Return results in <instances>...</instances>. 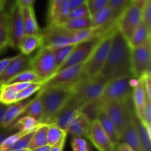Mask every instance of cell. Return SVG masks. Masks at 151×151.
I'll list each match as a JSON object with an SVG mask.
<instances>
[{"label": "cell", "instance_id": "obj_14", "mask_svg": "<svg viewBox=\"0 0 151 151\" xmlns=\"http://www.w3.org/2000/svg\"><path fill=\"white\" fill-rule=\"evenodd\" d=\"M86 138L99 151H115L116 147L111 141L100 122L97 119L91 121Z\"/></svg>", "mask_w": 151, "mask_h": 151}, {"label": "cell", "instance_id": "obj_30", "mask_svg": "<svg viewBox=\"0 0 151 151\" xmlns=\"http://www.w3.org/2000/svg\"><path fill=\"white\" fill-rule=\"evenodd\" d=\"M60 26L69 31H78L81 30V29H88V28H91V19L90 18L68 19Z\"/></svg>", "mask_w": 151, "mask_h": 151}, {"label": "cell", "instance_id": "obj_2", "mask_svg": "<svg viewBox=\"0 0 151 151\" xmlns=\"http://www.w3.org/2000/svg\"><path fill=\"white\" fill-rule=\"evenodd\" d=\"M43 113L41 124H49L65 107L73 94L72 86H43L39 91Z\"/></svg>", "mask_w": 151, "mask_h": 151}, {"label": "cell", "instance_id": "obj_44", "mask_svg": "<svg viewBox=\"0 0 151 151\" xmlns=\"http://www.w3.org/2000/svg\"><path fill=\"white\" fill-rule=\"evenodd\" d=\"M110 1L111 0H86V4L88 6L90 15L91 16L99 10L109 4Z\"/></svg>", "mask_w": 151, "mask_h": 151}, {"label": "cell", "instance_id": "obj_50", "mask_svg": "<svg viewBox=\"0 0 151 151\" xmlns=\"http://www.w3.org/2000/svg\"><path fill=\"white\" fill-rule=\"evenodd\" d=\"M14 57H10V58H4L0 60V75L4 72L6 69V68L9 66L10 63L13 61V60L14 59Z\"/></svg>", "mask_w": 151, "mask_h": 151}, {"label": "cell", "instance_id": "obj_63", "mask_svg": "<svg viewBox=\"0 0 151 151\" xmlns=\"http://www.w3.org/2000/svg\"><path fill=\"white\" fill-rule=\"evenodd\" d=\"M115 151H116V150H115Z\"/></svg>", "mask_w": 151, "mask_h": 151}, {"label": "cell", "instance_id": "obj_55", "mask_svg": "<svg viewBox=\"0 0 151 151\" xmlns=\"http://www.w3.org/2000/svg\"><path fill=\"white\" fill-rule=\"evenodd\" d=\"M116 151H134L128 145L122 142L117 145V146L116 147Z\"/></svg>", "mask_w": 151, "mask_h": 151}, {"label": "cell", "instance_id": "obj_46", "mask_svg": "<svg viewBox=\"0 0 151 151\" xmlns=\"http://www.w3.org/2000/svg\"><path fill=\"white\" fill-rule=\"evenodd\" d=\"M142 11V22L151 30V0H147Z\"/></svg>", "mask_w": 151, "mask_h": 151}, {"label": "cell", "instance_id": "obj_38", "mask_svg": "<svg viewBox=\"0 0 151 151\" xmlns=\"http://www.w3.org/2000/svg\"><path fill=\"white\" fill-rule=\"evenodd\" d=\"M0 42L8 44V16L0 10Z\"/></svg>", "mask_w": 151, "mask_h": 151}, {"label": "cell", "instance_id": "obj_25", "mask_svg": "<svg viewBox=\"0 0 151 151\" xmlns=\"http://www.w3.org/2000/svg\"><path fill=\"white\" fill-rule=\"evenodd\" d=\"M42 46V38L41 35H25L22 38L19 50L22 54L25 55H29L36 49L40 48Z\"/></svg>", "mask_w": 151, "mask_h": 151}, {"label": "cell", "instance_id": "obj_19", "mask_svg": "<svg viewBox=\"0 0 151 151\" xmlns=\"http://www.w3.org/2000/svg\"><path fill=\"white\" fill-rule=\"evenodd\" d=\"M95 119H97L100 122V125L103 128L105 132L109 136L111 142L113 143V145L115 147H116L117 145L121 142V137L119 134H118L117 131H116L113 122L109 119V117L105 113L104 111L101 109V107H100V109L99 110L98 113L97 114Z\"/></svg>", "mask_w": 151, "mask_h": 151}, {"label": "cell", "instance_id": "obj_18", "mask_svg": "<svg viewBox=\"0 0 151 151\" xmlns=\"http://www.w3.org/2000/svg\"><path fill=\"white\" fill-rule=\"evenodd\" d=\"M91 121L89 118L81 111L79 114L73 120L67 130L68 135L70 134L72 137H85L86 138L89 131Z\"/></svg>", "mask_w": 151, "mask_h": 151}, {"label": "cell", "instance_id": "obj_61", "mask_svg": "<svg viewBox=\"0 0 151 151\" xmlns=\"http://www.w3.org/2000/svg\"><path fill=\"white\" fill-rule=\"evenodd\" d=\"M1 1H2V0H0V10H1Z\"/></svg>", "mask_w": 151, "mask_h": 151}, {"label": "cell", "instance_id": "obj_1", "mask_svg": "<svg viewBox=\"0 0 151 151\" xmlns=\"http://www.w3.org/2000/svg\"><path fill=\"white\" fill-rule=\"evenodd\" d=\"M131 51V48L128 41L115 26L111 47L100 75L108 80L125 76L134 77Z\"/></svg>", "mask_w": 151, "mask_h": 151}, {"label": "cell", "instance_id": "obj_17", "mask_svg": "<svg viewBox=\"0 0 151 151\" xmlns=\"http://www.w3.org/2000/svg\"><path fill=\"white\" fill-rule=\"evenodd\" d=\"M32 98H27L19 100L11 105H9L4 114L2 128L4 129L12 128L13 124L19 119L28 105L32 101Z\"/></svg>", "mask_w": 151, "mask_h": 151}, {"label": "cell", "instance_id": "obj_56", "mask_svg": "<svg viewBox=\"0 0 151 151\" xmlns=\"http://www.w3.org/2000/svg\"><path fill=\"white\" fill-rule=\"evenodd\" d=\"M35 0H17L22 7H32V4Z\"/></svg>", "mask_w": 151, "mask_h": 151}, {"label": "cell", "instance_id": "obj_7", "mask_svg": "<svg viewBox=\"0 0 151 151\" xmlns=\"http://www.w3.org/2000/svg\"><path fill=\"white\" fill-rule=\"evenodd\" d=\"M106 30L103 33L95 35L88 41L79 43V44L74 46L73 50H72L69 57L67 58L66 61L58 68L57 72L62 70L65 68L69 67V66L85 63V62L88 60L91 53L93 52L94 49L96 48L97 44H99L100 40L102 39Z\"/></svg>", "mask_w": 151, "mask_h": 151}, {"label": "cell", "instance_id": "obj_29", "mask_svg": "<svg viewBox=\"0 0 151 151\" xmlns=\"http://www.w3.org/2000/svg\"><path fill=\"white\" fill-rule=\"evenodd\" d=\"M49 125L47 124H41L36 131H35L33 137L31 139L28 149L32 150L37 147L48 145L47 143V131Z\"/></svg>", "mask_w": 151, "mask_h": 151}, {"label": "cell", "instance_id": "obj_36", "mask_svg": "<svg viewBox=\"0 0 151 151\" xmlns=\"http://www.w3.org/2000/svg\"><path fill=\"white\" fill-rule=\"evenodd\" d=\"M130 4L131 0H111L109 4L111 7L114 22Z\"/></svg>", "mask_w": 151, "mask_h": 151}, {"label": "cell", "instance_id": "obj_33", "mask_svg": "<svg viewBox=\"0 0 151 151\" xmlns=\"http://www.w3.org/2000/svg\"><path fill=\"white\" fill-rule=\"evenodd\" d=\"M74 46L75 45L66 46V47H60V48H57L52 50L53 56H54L56 66H57V70L66 61L67 58L70 55L72 50H73Z\"/></svg>", "mask_w": 151, "mask_h": 151}, {"label": "cell", "instance_id": "obj_5", "mask_svg": "<svg viewBox=\"0 0 151 151\" xmlns=\"http://www.w3.org/2000/svg\"><path fill=\"white\" fill-rule=\"evenodd\" d=\"M133 78L132 76H125L109 80L97 102L100 105L109 102L127 104L132 97Z\"/></svg>", "mask_w": 151, "mask_h": 151}, {"label": "cell", "instance_id": "obj_10", "mask_svg": "<svg viewBox=\"0 0 151 151\" xmlns=\"http://www.w3.org/2000/svg\"><path fill=\"white\" fill-rule=\"evenodd\" d=\"M40 35L43 47L52 50L71 45L72 32L60 25H48Z\"/></svg>", "mask_w": 151, "mask_h": 151}, {"label": "cell", "instance_id": "obj_15", "mask_svg": "<svg viewBox=\"0 0 151 151\" xmlns=\"http://www.w3.org/2000/svg\"><path fill=\"white\" fill-rule=\"evenodd\" d=\"M31 56L25 55L22 53L15 56L13 61L0 75V84H6L10 80L20 74L21 72L31 69Z\"/></svg>", "mask_w": 151, "mask_h": 151}, {"label": "cell", "instance_id": "obj_39", "mask_svg": "<svg viewBox=\"0 0 151 151\" xmlns=\"http://www.w3.org/2000/svg\"><path fill=\"white\" fill-rule=\"evenodd\" d=\"M139 120L147 128H151V100L147 98L141 113L138 115Z\"/></svg>", "mask_w": 151, "mask_h": 151}, {"label": "cell", "instance_id": "obj_22", "mask_svg": "<svg viewBox=\"0 0 151 151\" xmlns=\"http://www.w3.org/2000/svg\"><path fill=\"white\" fill-rule=\"evenodd\" d=\"M133 122L135 125L139 139L141 142L142 147L144 151H151V128H147L136 115L135 113L132 114L131 116Z\"/></svg>", "mask_w": 151, "mask_h": 151}, {"label": "cell", "instance_id": "obj_28", "mask_svg": "<svg viewBox=\"0 0 151 151\" xmlns=\"http://www.w3.org/2000/svg\"><path fill=\"white\" fill-rule=\"evenodd\" d=\"M40 125L41 123L33 118L24 116L19 118L15 122V123L12 126V128H14L16 131H20L23 134H27V133L35 131Z\"/></svg>", "mask_w": 151, "mask_h": 151}, {"label": "cell", "instance_id": "obj_21", "mask_svg": "<svg viewBox=\"0 0 151 151\" xmlns=\"http://www.w3.org/2000/svg\"><path fill=\"white\" fill-rule=\"evenodd\" d=\"M91 19V28H101L107 27L114 23L112 17V10L110 4H107L92 14Z\"/></svg>", "mask_w": 151, "mask_h": 151}, {"label": "cell", "instance_id": "obj_11", "mask_svg": "<svg viewBox=\"0 0 151 151\" xmlns=\"http://www.w3.org/2000/svg\"><path fill=\"white\" fill-rule=\"evenodd\" d=\"M150 39L139 47L131 48V68L134 78H139L146 72H150Z\"/></svg>", "mask_w": 151, "mask_h": 151}, {"label": "cell", "instance_id": "obj_43", "mask_svg": "<svg viewBox=\"0 0 151 151\" xmlns=\"http://www.w3.org/2000/svg\"><path fill=\"white\" fill-rule=\"evenodd\" d=\"M63 0H50L48 10V25H54L56 15ZM47 25V26H48Z\"/></svg>", "mask_w": 151, "mask_h": 151}, {"label": "cell", "instance_id": "obj_9", "mask_svg": "<svg viewBox=\"0 0 151 151\" xmlns=\"http://www.w3.org/2000/svg\"><path fill=\"white\" fill-rule=\"evenodd\" d=\"M101 109L113 122L120 137H122L124 129L131 120L133 114L128 103L122 104L118 102H109L101 105Z\"/></svg>", "mask_w": 151, "mask_h": 151}, {"label": "cell", "instance_id": "obj_41", "mask_svg": "<svg viewBox=\"0 0 151 151\" xmlns=\"http://www.w3.org/2000/svg\"><path fill=\"white\" fill-rule=\"evenodd\" d=\"M35 131H36V130H35ZM35 131L23 134V135L17 140V142L15 143L14 145L11 147V149H10V150H25V149H28L29 143H30L31 139H32Z\"/></svg>", "mask_w": 151, "mask_h": 151}, {"label": "cell", "instance_id": "obj_23", "mask_svg": "<svg viewBox=\"0 0 151 151\" xmlns=\"http://www.w3.org/2000/svg\"><path fill=\"white\" fill-rule=\"evenodd\" d=\"M22 12L25 34L29 35H40L39 28H38V24H37L32 7H22Z\"/></svg>", "mask_w": 151, "mask_h": 151}, {"label": "cell", "instance_id": "obj_8", "mask_svg": "<svg viewBox=\"0 0 151 151\" xmlns=\"http://www.w3.org/2000/svg\"><path fill=\"white\" fill-rule=\"evenodd\" d=\"M142 12L141 8L130 4L115 20V26L127 41L142 22Z\"/></svg>", "mask_w": 151, "mask_h": 151}, {"label": "cell", "instance_id": "obj_54", "mask_svg": "<svg viewBox=\"0 0 151 151\" xmlns=\"http://www.w3.org/2000/svg\"><path fill=\"white\" fill-rule=\"evenodd\" d=\"M30 83H15V84H10L18 92H20V91H23L24 88H26L28 86Z\"/></svg>", "mask_w": 151, "mask_h": 151}, {"label": "cell", "instance_id": "obj_4", "mask_svg": "<svg viewBox=\"0 0 151 151\" xmlns=\"http://www.w3.org/2000/svg\"><path fill=\"white\" fill-rule=\"evenodd\" d=\"M114 27L115 25L114 23L106 30L90 57L84 63L83 71L86 76L88 78L97 76L101 72L111 47Z\"/></svg>", "mask_w": 151, "mask_h": 151}, {"label": "cell", "instance_id": "obj_40", "mask_svg": "<svg viewBox=\"0 0 151 151\" xmlns=\"http://www.w3.org/2000/svg\"><path fill=\"white\" fill-rule=\"evenodd\" d=\"M71 147L72 151H91L89 143L83 137H72Z\"/></svg>", "mask_w": 151, "mask_h": 151}, {"label": "cell", "instance_id": "obj_6", "mask_svg": "<svg viewBox=\"0 0 151 151\" xmlns=\"http://www.w3.org/2000/svg\"><path fill=\"white\" fill-rule=\"evenodd\" d=\"M31 70L35 72L44 84L52 77L57 71L52 50L41 46L36 54L32 57Z\"/></svg>", "mask_w": 151, "mask_h": 151}, {"label": "cell", "instance_id": "obj_58", "mask_svg": "<svg viewBox=\"0 0 151 151\" xmlns=\"http://www.w3.org/2000/svg\"><path fill=\"white\" fill-rule=\"evenodd\" d=\"M51 146L49 145H46L41 146V147H37V148L34 149V150L31 151H50L51 150Z\"/></svg>", "mask_w": 151, "mask_h": 151}, {"label": "cell", "instance_id": "obj_60", "mask_svg": "<svg viewBox=\"0 0 151 151\" xmlns=\"http://www.w3.org/2000/svg\"><path fill=\"white\" fill-rule=\"evenodd\" d=\"M8 151H30L29 149H25V150H8Z\"/></svg>", "mask_w": 151, "mask_h": 151}, {"label": "cell", "instance_id": "obj_64", "mask_svg": "<svg viewBox=\"0 0 151 151\" xmlns=\"http://www.w3.org/2000/svg\"><path fill=\"white\" fill-rule=\"evenodd\" d=\"M30 151H31V150H30Z\"/></svg>", "mask_w": 151, "mask_h": 151}, {"label": "cell", "instance_id": "obj_37", "mask_svg": "<svg viewBox=\"0 0 151 151\" xmlns=\"http://www.w3.org/2000/svg\"><path fill=\"white\" fill-rule=\"evenodd\" d=\"M43 86H44V83H30L23 91L19 92L17 95V101L29 98L31 95L35 94L37 91H39L41 88L43 87Z\"/></svg>", "mask_w": 151, "mask_h": 151}, {"label": "cell", "instance_id": "obj_48", "mask_svg": "<svg viewBox=\"0 0 151 151\" xmlns=\"http://www.w3.org/2000/svg\"><path fill=\"white\" fill-rule=\"evenodd\" d=\"M16 1L17 0H2L1 10H2L3 13H5L7 16H9Z\"/></svg>", "mask_w": 151, "mask_h": 151}, {"label": "cell", "instance_id": "obj_31", "mask_svg": "<svg viewBox=\"0 0 151 151\" xmlns=\"http://www.w3.org/2000/svg\"><path fill=\"white\" fill-rule=\"evenodd\" d=\"M19 83H44L38 78V76L35 75L33 71L31 70V69H28V70L21 72L20 74L15 76L14 78H12L7 83L4 84V85H10V84Z\"/></svg>", "mask_w": 151, "mask_h": 151}, {"label": "cell", "instance_id": "obj_49", "mask_svg": "<svg viewBox=\"0 0 151 151\" xmlns=\"http://www.w3.org/2000/svg\"><path fill=\"white\" fill-rule=\"evenodd\" d=\"M67 136H68V134H66L65 136H63L60 141H58L55 145H54L53 146H52L51 150L50 151H63V148H64L65 144H66V138H67Z\"/></svg>", "mask_w": 151, "mask_h": 151}, {"label": "cell", "instance_id": "obj_13", "mask_svg": "<svg viewBox=\"0 0 151 151\" xmlns=\"http://www.w3.org/2000/svg\"><path fill=\"white\" fill-rule=\"evenodd\" d=\"M83 65H75L65 68L62 70L56 72L52 77L50 78L44 86H72L75 83L86 76L83 73Z\"/></svg>", "mask_w": 151, "mask_h": 151}, {"label": "cell", "instance_id": "obj_26", "mask_svg": "<svg viewBox=\"0 0 151 151\" xmlns=\"http://www.w3.org/2000/svg\"><path fill=\"white\" fill-rule=\"evenodd\" d=\"M150 31L142 22L134 30L128 42L131 48L139 47L150 39Z\"/></svg>", "mask_w": 151, "mask_h": 151}, {"label": "cell", "instance_id": "obj_24", "mask_svg": "<svg viewBox=\"0 0 151 151\" xmlns=\"http://www.w3.org/2000/svg\"><path fill=\"white\" fill-rule=\"evenodd\" d=\"M147 98H148V97L146 94L142 81H141L140 78H138L137 83L133 87L132 91V99L133 101H134L136 111L135 114L137 116H138L141 113Z\"/></svg>", "mask_w": 151, "mask_h": 151}, {"label": "cell", "instance_id": "obj_53", "mask_svg": "<svg viewBox=\"0 0 151 151\" xmlns=\"http://www.w3.org/2000/svg\"><path fill=\"white\" fill-rule=\"evenodd\" d=\"M86 0H69L70 10H73V9L80 7V6L83 5V4H86Z\"/></svg>", "mask_w": 151, "mask_h": 151}, {"label": "cell", "instance_id": "obj_42", "mask_svg": "<svg viewBox=\"0 0 151 151\" xmlns=\"http://www.w3.org/2000/svg\"><path fill=\"white\" fill-rule=\"evenodd\" d=\"M23 134L22 132L20 131H16L13 134H10V136L7 137L0 144V151H8L11 149V147L14 145L15 143L17 142V140L22 137Z\"/></svg>", "mask_w": 151, "mask_h": 151}, {"label": "cell", "instance_id": "obj_16", "mask_svg": "<svg viewBox=\"0 0 151 151\" xmlns=\"http://www.w3.org/2000/svg\"><path fill=\"white\" fill-rule=\"evenodd\" d=\"M81 110L82 109L79 106L75 104L74 102H72L70 99L65 107L58 114L57 116L52 120V122L49 125L52 124L60 128L63 131L67 132L69 125L72 124L75 118L81 112Z\"/></svg>", "mask_w": 151, "mask_h": 151}, {"label": "cell", "instance_id": "obj_32", "mask_svg": "<svg viewBox=\"0 0 151 151\" xmlns=\"http://www.w3.org/2000/svg\"><path fill=\"white\" fill-rule=\"evenodd\" d=\"M17 91L11 85H2L0 88V103L9 106L17 102Z\"/></svg>", "mask_w": 151, "mask_h": 151}, {"label": "cell", "instance_id": "obj_62", "mask_svg": "<svg viewBox=\"0 0 151 151\" xmlns=\"http://www.w3.org/2000/svg\"><path fill=\"white\" fill-rule=\"evenodd\" d=\"M1 86H2V85H1V84H0V88H1Z\"/></svg>", "mask_w": 151, "mask_h": 151}, {"label": "cell", "instance_id": "obj_59", "mask_svg": "<svg viewBox=\"0 0 151 151\" xmlns=\"http://www.w3.org/2000/svg\"><path fill=\"white\" fill-rule=\"evenodd\" d=\"M8 47V44L7 43H1L0 42V50H1L2 49H4V47Z\"/></svg>", "mask_w": 151, "mask_h": 151}, {"label": "cell", "instance_id": "obj_52", "mask_svg": "<svg viewBox=\"0 0 151 151\" xmlns=\"http://www.w3.org/2000/svg\"><path fill=\"white\" fill-rule=\"evenodd\" d=\"M16 131H16L14 128H7V129H4L3 130V131H0V144H1L8 136L13 134V133H15Z\"/></svg>", "mask_w": 151, "mask_h": 151}, {"label": "cell", "instance_id": "obj_51", "mask_svg": "<svg viewBox=\"0 0 151 151\" xmlns=\"http://www.w3.org/2000/svg\"><path fill=\"white\" fill-rule=\"evenodd\" d=\"M8 106L5 104H3V103H0V131L4 130L2 128V123L3 120H4V114H5V112L7 111Z\"/></svg>", "mask_w": 151, "mask_h": 151}, {"label": "cell", "instance_id": "obj_3", "mask_svg": "<svg viewBox=\"0 0 151 151\" xmlns=\"http://www.w3.org/2000/svg\"><path fill=\"white\" fill-rule=\"evenodd\" d=\"M109 80L100 75L93 78L84 76L72 86V102L82 109L84 106L97 102L101 96Z\"/></svg>", "mask_w": 151, "mask_h": 151}, {"label": "cell", "instance_id": "obj_12", "mask_svg": "<svg viewBox=\"0 0 151 151\" xmlns=\"http://www.w3.org/2000/svg\"><path fill=\"white\" fill-rule=\"evenodd\" d=\"M25 35L22 6L16 1L8 16V47L19 49V44Z\"/></svg>", "mask_w": 151, "mask_h": 151}, {"label": "cell", "instance_id": "obj_45", "mask_svg": "<svg viewBox=\"0 0 151 151\" xmlns=\"http://www.w3.org/2000/svg\"><path fill=\"white\" fill-rule=\"evenodd\" d=\"M91 15H90L89 10H88V6H87L86 3L83 5L80 6V7H76V8L73 9L70 11L69 13V19H72V18H90Z\"/></svg>", "mask_w": 151, "mask_h": 151}, {"label": "cell", "instance_id": "obj_20", "mask_svg": "<svg viewBox=\"0 0 151 151\" xmlns=\"http://www.w3.org/2000/svg\"><path fill=\"white\" fill-rule=\"evenodd\" d=\"M121 142L128 145L134 151H144L132 119L124 129L121 137Z\"/></svg>", "mask_w": 151, "mask_h": 151}, {"label": "cell", "instance_id": "obj_35", "mask_svg": "<svg viewBox=\"0 0 151 151\" xmlns=\"http://www.w3.org/2000/svg\"><path fill=\"white\" fill-rule=\"evenodd\" d=\"M69 0H63L58 10L54 25H61L69 19L70 13Z\"/></svg>", "mask_w": 151, "mask_h": 151}, {"label": "cell", "instance_id": "obj_47", "mask_svg": "<svg viewBox=\"0 0 151 151\" xmlns=\"http://www.w3.org/2000/svg\"><path fill=\"white\" fill-rule=\"evenodd\" d=\"M139 78L142 81L143 86L145 89L148 98L151 100V79H150V72H146Z\"/></svg>", "mask_w": 151, "mask_h": 151}, {"label": "cell", "instance_id": "obj_34", "mask_svg": "<svg viewBox=\"0 0 151 151\" xmlns=\"http://www.w3.org/2000/svg\"><path fill=\"white\" fill-rule=\"evenodd\" d=\"M66 134H68L67 132L63 131L56 125L50 124L49 125L48 131H47V143L52 147L58 142L60 141L62 137Z\"/></svg>", "mask_w": 151, "mask_h": 151}, {"label": "cell", "instance_id": "obj_27", "mask_svg": "<svg viewBox=\"0 0 151 151\" xmlns=\"http://www.w3.org/2000/svg\"><path fill=\"white\" fill-rule=\"evenodd\" d=\"M42 103H41V96H40L39 92H38V94L34 98H32V101L28 105L27 107L25 109V110L24 111L20 117L24 116H29V117L33 118V119L38 121L41 123V118H42Z\"/></svg>", "mask_w": 151, "mask_h": 151}, {"label": "cell", "instance_id": "obj_57", "mask_svg": "<svg viewBox=\"0 0 151 151\" xmlns=\"http://www.w3.org/2000/svg\"><path fill=\"white\" fill-rule=\"evenodd\" d=\"M147 0H131V4L137 6L139 8L142 9Z\"/></svg>", "mask_w": 151, "mask_h": 151}]
</instances>
